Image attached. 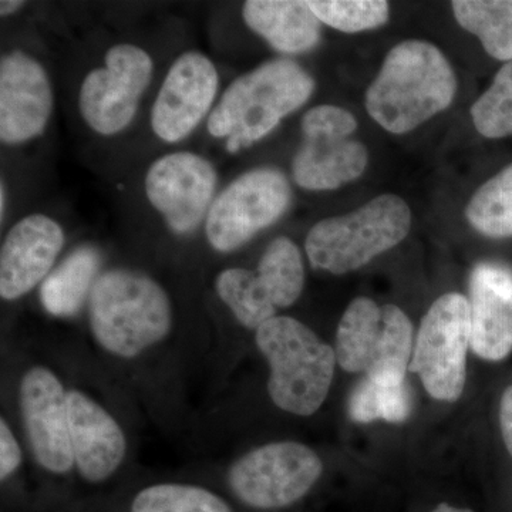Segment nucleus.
Listing matches in <instances>:
<instances>
[{
    "mask_svg": "<svg viewBox=\"0 0 512 512\" xmlns=\"http://www.w3.org/2000/svg\"><path fill=\"white\" fill-rule=\"evenodd\" d=\"M457 77L439 47L423 40L394 46L366 93L369 116L393 134L414 130L447 110Z\"/></svg>",
    "mask_w": 512,
    "mask_h": 512,
    "instance_id": "1",
    "label": "nucleus"
},
{
    "mask_svg": "<svg viewBox=\"0 0 512 512\" xmlns=\"http://www.w3.org/2000/svg\"><path fill=\"white\" fill-rule=\"evenodd\" d=\"M313 92L315 80L298 63L288 59L265 62L225 90L211 111L208 133L227 138L228 153L237 154L271 134Z\"/></svg>",
    "mask_w": 512,
    "mask_h": 512,
    "instance_id": "2",
    "label": "nucleus"
},
{
    "mask_svg": "<svg viewBox=\"0 0 512 512\" xmlns=\"http://www.w3.org/2000/svg\"><path fill=\"white\" fill-rule=\"evenodd\" d=\"M89 320L101 349L121 359H134L170 335L173 306L163 286L150 276L111 269L93 286Z\"/></svg>",
    "mask_w": 512,
    "mask_h": 512,
    "instance_id": "3",
    "label": "nucleus"
},
{
    "mask_svg": "<svg viewBox=\"0 0 512 512\" xmlns=\"http://www.w3.org/2000/svg\"><path fill=\"white\" fill-rule=\"evenodd\" d=\"M255 342L268 362V393L275 406L302 417L318 412L335 375V349L289 316L259 326Z\"/></svg>",
    "mask_w": 512,
    "mask_h": 512,
    "instance_id": "4",
    "label": "nucleus"
},
{
    "mask_svg": "<svg viewBox=\"0 0 512 512\" xmlns=\"http://www.w3.org/2000/svg\"><path fill=\"white\" fill-rule=\"evenodd\" d=\"M410 228L407 202L399 195H379L359 210L313 225L305 251L313 269L345 275L399 245Z\"/></svg>",
    "mask_w": 512,
    "mask_h": 512,
    "instance_id": "5",
    "label": "nucleus"
},
{
    "mask_svg": "<svg viewBox=\"0 0 512 512\" xmlns=\"http://www.w3.org/2000/svg\"><path fill=\"white\" fill-rule=\"evenodd\" d=\"M413 346L412 322L399 306L356 298L340 319L335 353L346 372L403 382Z\"/></svg>",
    "mask_w": 512,
    "mask_h": 512,
    "instance_id": "6",
    "label": "nucleus"
},
{
    "mask_svg": "<svg viewBox=\"0 0 512 512\" xmlns=\"http://www.w3.org/2000/svg\"><path fill=\"white\" fill-rule=\"evenodd\" d=\"M305 268L298 245L288 237L266 247L255 271L229 268L215 279L218 296L242 326L258 329L302 295Z\"/></svg>",
    "mask_w": 512,
    "mask_h": 512,
    "instance_id": "7",
    "label": "nucleus"
},
{
    "mask_svg": "<svg viewBox=\"0 0 512 512\" xmlns=\"http://www.w3.org/2000/svg\"><path fill=\"white\" fill-rule=\"evenodd\" d=\"M471 318L468 299L446 293L431 305L414 340L410 372L420 376L433 399L456 402L466 384Z\"/></svg>",
    "mask_w": 512,
    "mask_h": 512,
    "instance_id": "8",
    "label": "nucleus"
},
{
    "mask_svg": "<svg viewBox=\"0 0 512 512\" xmlns=\"http://www.w3.org/2000/svg\"><path fill=\"white\" fill-rule=\"evenodd\" d=\"M302 144L292 161L293 181L309 191L336 190L365 173L369 151L350 136L357 130L356 117L336 106L306 111Z\"/></svg>",
    "mask_w": 512,
    "mask_h": 512,
    "instance_id": "9",
    "label": "nucleus"
},
{
    "mask_svg": "<svg viewBox=\"0 0 512 512\" xmlns=\"http://www.w3.org/2000/svg\"><path fill=\"white\" fill-rule=\"evenodd\" d=\"M291 202V184L278 168H255L239 175L212 202L205 220L208 242L218 252L244 247L274 225Z\"/></svg>",
    "mask_w": 512,
    "mask_h": 512,
    "instance_id": "10",
    "label": "nucleus"
},
{
    "mask_svg": "<svg viewBox=\"0 0 512 512\" xmlns=\"http://www.w3.org/2000/svg\"><path fill=\"white\" fill-rule=\"evenodd\" d=\"M318 454L296 441H278L249 451L229 468L228 483L238 500L258 510L295 504L322 476Z\"/></svg>",
    "mask_w": 512,
    "mask_h": 512,
    "instance_id": "11",
    "label": "nucleus"
},
{
    "mask_svg": "<svg viewBox=\"0 0 512 512\" xmlns=\"http://www.w3.org/2000/svg\"><path fill=\"white\" fill-rule=\"evenodd\" d=\"M153 77V60L141 47H111L104 67L83 80L79 107L87 126L101 136H114L130 126Z\"/></svg>",
    "mask_w": 512,
    "mask_h": 512,
    "instance_id": "12",
    "label": "nucleus"
},
{
    "mask_svg": "<svg viewBox=\"0 0 512 512\" xmlns=\"http://www.w3.org/2000/svg\"><path fill=\"white\" fill-rule=\"evenodd\" d=\"M217 183V171L207 158L180 151L151 164L144 190L171 231L187 235L207 220Z\"/></svg>",
    "mask_w": 512,
    "mask_h": 512,
    "instance_id": "13",
    "label": "nucleus"
},
{
    "mask_svg": "<svg viewBox=\"0 0 512 512\" xmlns=\"http://www.w3.org/2000/svg\"><path fill=\"white\" fill-rule=\"evenodd\" d=\"M20 412L37 464L53 474H66L74 464L67 392L59 377L43 366L20 380Z\"/></svg>",
    "mask_w": 512,
    "mask_h": 512,
    "instance_id": "14",
    "label": "nucleus"
},
{
    "mask_svg": "<svg viewBox=\"0 0 512 512\" xmlns=\"http://www.w3.org/2000/svg\"><path fill=\"white\" fill-rule=\"evenodd\" d=\"M220 76L200 52H185L168 70L153 109L151 128L165 143L190 136L207 116L218 92Z\"/></svg>",
    "mask_w": 512,
    "mask_h": 512,
    "instance_id": "15",
    "label": "nucleus"
},
{
    "mask_svg": "<svg viewBox=\"0 0 512 512\" xmlns=\"http://www.w3.org/2000/svg\"><path fill=\"white\" fill-rule=\"evenodd\" d=\"M53 111V90L42 64L15 50L0 62V140L22 144L42 136Z\"/></svg>",
    "mask_w": 512,
    "mask_h": 512,
    "instance_id": "16",
    "label": "nucleus"
},
{
    "mask_svg": "<svg viewBox=\"0 0 512 512\" xmlns=\"http://www.w3.org/2000/svg\"><path fill=\"white\" fill-rule=\"evenodd\" d=\"M64 247L62 227L43 214L13 225L0 251V296L16 301L45 281Z\"/></svg>",
    "mask_w": 512,
    "mask_h": 512,
    "instance_id": "17",
    "label": "nucleus"
},
{
    "mask_svg": "<svg viewBox=\"0 0 512 512\" xmlns=\"http://www.w3.org/2000/svg\"><path fill=\"white\" fill-rule=\"evenodd\" d=\"M470 349L488 362H501L512 352V269L480 262L468 282Z\"/></svg>",
    "mask_w": 512,
    "mask_h": 512,
    "instance_id": "18",
    "label": "nucleus"
},
{
    "mask_svg": "<svg viewBox=\"0 0 512 512\" xmlns=\"http://www.w3.org/2000/svg\"><path fill=\"white\" fill-rule=\"evenodd\" d=\"M74 466L89 483H103L123 464L127 440L116 419L80 390L67 392Z\"/></svg>",
    "mask_w": 512,
    "mask_h": 512,
    "instance_id": "19",
    "label": "nucleus"
},
{
    "mask_svg": "<svg viewBox=\"0 0 512 512\" xmlns=\"http://www.w3.org/2000/svg\"><path fill=\"white\" fill-rule=\"evenodd\" d=\"M242 18L252 32L285 55L315 49L322 36V22L301 0H249L242 6Z\"/></svg>",
    "mask_w": 512,
    "mask_h": 512,
    "instance_id": "20",
    "label": "nucleus"
},
{
    "mask_svg": "<svg viewBox=\"0 0 512 512\" xmlns=\"http://www.w3.org/2000/svg\"><path fill=\"white\" fill-rule=\"evenodd\" d=\"M101 256L96 248L83 245L57 266L40 288L43 308L56 318H70L82 309L96 284Z\"/></svg>",
    "mask_w": 512,
    "mask_h": 512,
    "instance_id": "21",
    "label": "nucleus"
},
{
    "mask_svg": "<svg viewBox=\"0 0 512 512\" xmlns=\"http://www.w3.org/2000/svg\"><path fill=\"white\" fill-rule=\"evenodd\" d=\"M458 25L477 36L485 52L500 62H512V0H454Z\"/></svg>",
    "mask_w": 512,
    "mask_h": 512,
    "instance_id": "22",
    "label": "nucleus"
},
{
    "mask_svg": "<svg viewBox=\"0 0 512 512\" xmlns=\"http://www.w3.org/2000/svg\"><path fill=\"white\" fill-rule=\"evenodd\" d=\"M348 412L356 423L375 420L402 423L412 412L409 384L407 380L396 382L365 376L350 394Z\"/></svg>",
    "mask_w": 512,
    "mask_h": 512,
    "instance_id": "23",
    "label": "nucleus"
},
{
    "mask_svg": "<svg viewBox=\"0 0 512 512\" xmlns=\"http://www.w3.org/2000/svg\"><path fill=\"white\" fill-rule=\"evenodd\" d=\"M466 218L484 237L512 238V164L474 192Z\"/></svg>",
    "mask_w": 512,
    "mask_h": 512,
    "instance_id": "24",
    "label": "nucleus"
},
{
    "mask_svg": "<svg viewBox=\"0 0 512 512\" xmlns=\"http://www.w3.org/2000/svg\"><path fill=\"white\" fill-rule=\"evenodd\" d=\"M131 512H232L224 500L207 488L190 484H156L134 497Z\"/></svg>",
    "mask_w": 512,
    "mask_h": 512,
    "instance_id": "25",
    "label": "nucleus"
},
{
    "mask_svg": "<svg viewBox=\"0 0 512 512\" xmlns=\"http://www.w3.org/2000/svg\"><path fill=\"white\" fill-rule=\"evenodd\" d=\"M471 119L481 136H512V62L505 63L493 83L471 107Z\"/></svg>",
    "mask_w": 512,
    "mask_h": 512,
    "instance_id": "26",
    "label": "nucleus"
},
{
    "mask_svg": "<svg viewBox=\"0 0 512 512\" xmlns=\"http://www.w3.org/2000/svg\"><path fill=\"white\" fill-rule=\"evenodd\" d=\"M320 22L345 33H359L386 25L389 3L383 0H315L308 2Z\"/></svg>",
    "mask_w": 512,
    "mask_h": 512,
    "instance_id": "27",
    "label": "nucleus"
},
{
    "mask_svg": "<svg viewBox=\"0 0 512 512\" xmlns=\"http://www.w3.org/2000/svg\"><path fill=\"white\" fill-rule=\"evenodd\" d=\"M22 464V450L5 419L0 420V478L8 480Z\"/></svg>",
    "mask_w": 512,
    "mask_h": 512,
    "instance_id": "28",
    "label": "nucleus"
},
{
    "mask_svg": "<svg viewBox=\"0 0 512 512\" xmlns=\"http://www.w3.org/2000/svg\"><path fill=\"white\" fill-rule=\"evenodd\" d=\"M500 424L505 447L512 457V384L505 390L501 399Z\"/></svg>",
    "mask_w": 512,
    "mask_h": 512,
    "instance_id": "29",
    "label": "nucleus"
},
{
    "mask_svg": "<svg viewBox=\"0 0 512 512\" xmlns=\"http://www.w3.org/2000/svg\"><path fill=\"white\" fill-rule=\"evenodd\" d=\"M25 2H18V0H3L0 2V15L5 16L15 15L20 9L25 6Z\"/></svg>",
    "mask_w": 512,
    "mask_h": 512,
    "instance_id": "30",
    "label": "nucleus"
},
{
    "mask_svg": "<svg viewBox=\"0 0 512 512\" xmlns=\"http://www.w3.org/2000/svg\"><path fill=\"white\" fill-rule=\"evenodd\" d=\"M433 512H473L470 510H464V508L451 507L448 504H440Z\"/></svg>",
    "mask_w": 512,
    "mask_h": 512,
    "instance_id": "31",
    "label": "nucleus"
},
{
    "mask_svg": "<svg viewBox=\"0 0 512 512\" xmlns=\"http://www.w3.org/2000/svg\"><path fill=\"white\" fill-rule=\"evenodd\" d=\"M6 188L5 184L2 183V187H0V215H2V221L3 217H5V204H6Z\"/></svg>",
    "mask_w": 512,
    "mask_h": 512,
    "instance_id": "32",
    "label": "nucleus"
}]
</instances>
